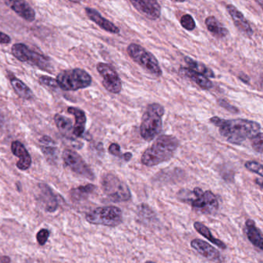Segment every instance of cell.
Segmentation results:
<instances>
[{
	"mask_svg": "<svg viewBox=\"0 0 263 263\" xmlns=\"http://www.w3.org/2000/svg\"><path fill=\"white\" fill-rule=\"evenodd\" d=\"M13 56L21 62L35 66L42 70L50 72L51 65L48 58L34 50H30L24 44H16L12 47Z\"/></svg>",
	"mask_w": 263,
	"mask_h": 263,
	"instance_id": "obj_9",
	"label": "cell"
},
{
	"mask_svg": "<svg viewBox=\"0 0 263 263\" xmlns=\"http://www.w3.org/2000/svg\"><path fill=\"white\" fill-rule=\"evenodd\" d=\"M108 152L115 156L119 157V158L123 157L121 152V147H120L119 144H116V143L110 144L108 148Z\"/></svg>",
	"mask_w": 263,
	"mask_h": 263,
	"instance_id": "obj_35",
	"label": "cell"
},
{
	"mask_svg": "<svg viewBox=\"0 0 263 263\" xmlns=\"http://www.w3.org/2000/svg\"><path fill=\"white\" fill-rule=\"evenodd\" d=\"M38 187L40 190L38 193V201L43 205L45 211L53 213L58 208V201L56 195L47 184L41 183L38 184Z\"/></svg>",
	"mask_w": 263,
	"mask_h": 263,
	"instance_id": "obj_13",
	"label": "cell"
},
{
	"mask_svg": "<svg viewBox=\"0 0 263 263\" xmlns=\"http://www.w3.org/2000/svg\"><path fill=\"white\" fill-rule=\"evenodd\" d=\"M98 73L102 77V84L107 91L118 95L122 90V83L118 73L111 66L104 63H99L97 65Z\"/></svg>",
	"mask_w": 263,
	"mask_h": 263,
	"instance_id": "obj_11",
	"label": "cell"
},
{
	"mask_svg": "<svg viewBox=\"0 0 263 263\" xmlns=\"http://www.w3.org/2000/svg\"><path fill=\"white\" fill-rule=\"evenodd\" d=\"M2 120H3V117H2V115H1V114H0V122H1V121H2Z\"/></svg>",
	"mask_w": 263,
	"mask_h": 263,
	"instance_id": "obj_39",
	"label": "cell"
},
{
	"mask_svg": "<svg viewBox=\"0 0 263 263\" xmlns=\"http://www.w3.org/2000/svg\"><path fill=\"white\" fill-rule=\"evenodd\" d=\"M245 232L251 243L259 251L263 249V237L261 231L255 226V221L249 219L246 221Z\"/></svg>",
	"mask_w": 263,
	"mask_h": 263,
	"instance_id": "obj_20",
	"label": "cell"
},
{
	"mask_svg": "<svg viewBox=\"0 0 263 263\" xmlns=\"http://www.w3.org/2000/svg\"><path fill=\"white\" fill-rule=\"evenodd\" d=\"M180 73L182 76L192 80L197 85L199 86L201 89L209 90V89L212 88V87H213L212 81L209 78H206L205 76L201 74V73H197V72L194 71V70H191V69L187 68V67H181Z\"/></svg>",
	"mask_w": 263,
	"mask_h": 263,
	"instance_id": "obj_22",
	"label": "cell"
},
{
	"mask_svg": "<svg viewBox=\"0 0 263 263\" xmlns=\"http://www.w3.org/2000/svg\"><path fill=\"white\" fill-rule=\"evenodd\" d=\"M218 104L219 106H221L223 108L227 110L228 111L232 112V113L237 114L238 112V109L236 107H234V106L231 105L228 101H226V100L224 99H219L218 101Z\"/></svg>",
	"mask_w": 263,
	"mask_h": 263,
	"instance_id": "obj_34",
	"label": "cell"
},
{
	"mask_svg": "<svg viewBox=\"0 0 263 263\" xmlns=\"http://www.w3.org/2000/svg\"><path fill=\"white\" fill-rule=\"evenodd\" d=\"M6 4L16 14L28 22H33L36 19L34 10L25 1H7Z\"/></svg>",
	"mask_w": 263,
	"mask_h": 263,
	"instance_id": "obj_17",
	"label": "cell"
},
{
	"mask_svg": "<svg viewBox=\"0 0 263 263\" xmlns=\"http://www.w3.org/2000/svg\"><path fill=\"white\" fill-rule=\"evenodd\" d=\"M164 108L161 104H149L141 119V135L143 139L151 141L155 139L162 129V117Z\"/></svg>",
	"mask_w": 263,
	"mask_h": 263,
	"instance_id": "obj_4",
	"label": "cell"
},
{
	"mask_svg": "<svg viewBox=\"0 0 263 263\" xmlns=\"http://www.w3.org/2000/svg\"><path fill=\"white\" fill-rule=\"evenodd\" d=\"M11 151L15 156L19 158L16 167L20 170L26 171L30 168L32 164L31 157L22 143L18 141H13L11 144Z\"/></svg>",
	"mask_w": 263,
	"mask_h": 263,
	"instance_id": "obj_16",
	"label": "cell"
},
{
	"mask_svg": "<svg viewBox=\"0 0 263 263\" xmlns=\"http://www.w3.org/2000/svg\"><path fill=\"white\" fill-rule=\"evenodd\" d=\"M226 10L232 17L237 30L244 36L251 37L253 35V31H252L250 24L246 21L242 13L239 11L236 7H234L233 5H230V4L226 6Z\"/></svg>",
	"mask_w": 263,
	"mask_h": 263,
	"instance_id": "obj_14",
	"label": "cell"
},
{
	"mask_svg": "<svg viewBox=\"0 0 263 263\" xmlns=\"http://www.w3.org/2000/svg\"><path fill=\"white\" fill-rule=\"evenodd\" d=\"M86 220L90 224L115 227L122 222V212L115 206L97 208L86 215Z\"/></svg>",
	"mask_w": 263,
	"mask_h": 263,
	"instance_id": "obj_7",
	"label": "cell"
},
{
	"mask_svg": "<svg viewBox=\"0 0 263 263\" xmlns=\"http://www.w3.org/2000/svg\"><path fill=\"white\" fill-rule=\"evenodd\" d=\"M54 121L58 130L63 136L66 137L68 139H73V124L69 118L63 115H56L54 116Z\"/></svg>",
	"mask_w": 263,
	"mask_h": 263,
	"instance_id": "obj_23",
	"label": "cell"
},
{
	"mask_svg": "<svg viewBox=\"0 0 263 263\" xmlns=\"http://www.w3.org/2000/svg\"><path fill=\"white\" fill-rule=\"evenodd\" d=\"M50 232L48 229H41L36 234V240L41 246H44L48 240Z\"/></svg>",
	"mask_w": 263,
	"mask_h": 263,
	"instance_id": "obj_33",
	"label": "cell"
},
{
	"mask_svg": "<svg viewBox=\"0 0 263 263\" xmlns=\"http://www.w3.org/2000/svg\"><path fill=\"white\" fill-rule=\"evenodd\" d=\"M56 81L61 90L76 91L90 86L92 78L85 70L75 68L61 72L57 77Z\"/></svg>",
	"mask_w": 263,
	"mask_h": 263,
	"instance_id": "obj_5",
	"label": "cell"
},
{
	"mask_svg": "<svg viewBox=\"0 0 263 263\" xmlns=\"http://www.w3.org/2000/svg\"><path fill=\"white\" fill-rule=\"evenodd\" d=\"M101 186L104 194L112 201L121 202L132 199V193L128 186L114 174L104 175L101 180Z\"/></svg>",
	"mask_w": 263,
	"mask_h": 263,
	"instance_id": "obj_6",
	"label": "cell"
},
{
	"mask_svg": "<svg viewBox=\"0 0 263 263\" xmlns=\"http://www.w3.org/2000/svg\"><path fill=\"white\" fill-rule=\"evenodd\" d=\"M210 121L218 127L223 138L229 143L237 145L242 144L246 140L252 139L261 132V125L249 120H226L213 117Z\"/></svg>",
	"mask_w": 263,
	"mask_h": 263,
	"instance_id": "obj_1",
	"label": "cell"
},
{
	"mask_svg": "<svg viewBox=\"0 0 263 263\" xmlns=\"http://www.w3.org/2000/svg\"><path fill=\"white\" fill-rule=\"evenodd\" d=\"M96 189V186L92 184H86L84 186H80L76 189H72L70 194L73 200H80L84 198L89 194L92 193Z\"/></svg>",
	"mask_w": 263,
	"mask_h": 263,
	"instance_id": "obj_28",
	"label": "cell"
},
{
	"mask_svg": "<svg viewBox=\"0 0 263 263\" xmlns=\"http://www.w3.org/2000/svg\"><path fill=\"white\" fill-rule=\"evenodd\" d=\"M191 246L198 253L210 261H219L221 258L220 252L212 245L209 244L203 240L195 238L192 240Z\"/></svg>",
	"mask_w": 263,
	"mask_h": 263,
	"instance_id": "obj_15",
	"label": "cell"
},
{
	"mask_svg": "<svg viewBox=\"0 0 263 263\" xmlns=\"http://www.w3.org/2000/svg\"><path fill=\"white\" fill-rule=\"evenodd\" d=\"M63 159L66 165L75 173L87 179H95V174L91 169L87 165L82 157L74 151L65 149L63 152Z\"/></svg>",
	"mask_w": 263,
	"mask_h": 263,
	"instance_id": "obj_10",
	"label": "cell"
},
{
	"mask_svg": "<svg viewBox=\"0 0 263 263\" xmlns=\"http://www.w3.org/2000/svg\"><path fill=\"white\" fill-rule=\"evenodd\" d=\"M181 191V200L192 206V209L202 214L212 215L218 211V201L216 196L211 191L203 192L200 187L191 191Z\"/></svg>",
	"mask_w": 263,
	"mask_h": 263,
	"instance_id": "obj_3",
	"label": "cell"
},
{
	"mask_svg": "<svg viewBox=\"0 0 263 263\" xmlns=\"http://www.w3.org/2000/svg\"><path fill=\"white\" fill-rule=\"evenodd\" d=\"M10 261H11V259L9 256L4 255V256L0 257V263H10Z\"/></svg>",
	"mask_w": 263,
	"mask_h": 263,
	"instance_id": "obj_37",
	"label": "cell"
},
{
	"mask_svg": "<svg viewBox=\"0 0 263 263\" xmlns=\"http://www.w3.org/2000/svg\"><path fill=\"white\" fill-rule=\"evenodd\" d=\"M67 111L70 115H73L76 120L74 127H73V136L75 138H81L85 132L86 122H87L85 113L81 109L72 107H68Z\"/></svg>",
	"mask_w": 263,
	"mask_h": 263,
	"instance_id": "obj_21",
	"label": "cell"
},
{
	"mask_svg": "<svg viewBox=\"0 0 263 263\" xmlns=\"http://www.w3.org/2000/svg\"><path fill=\"white\" fill-rule=\"evenodd\" d=\"M252 141V146L253 147L254 150L255 152H258V153H261L262 152V133L260 132L258 135H255L254 138L251 139Z\"/></svg>",
	"mask_w": 263,
	"mask_h": 263,
	"instance_id": "obj_32",
	"label": "cell"
},
{
	"mask_svg": "<svg viewBox=\"0 0 263 263\" xmlns=\"http://www.w3.org/2000/svg\"><path fill=\"white\" fill-rule=\"evenodd\" d=\"M194 228H195V230H196L200 235L207 238L212 244L215 245V246H218V248L221 249H226V248H227L226 245L224 244L222 241L215 238V237L212 235V232L209 230V228L206 227L202 223L199 222V221H196V222L194 223Z\"/></svg>",
	"mask_w": 263,
	"mask_h": 263,
	"instance_id": "obj_26",
	"label": "cell"
},
{
	"mask_svg": "<svg viewBox=\"0 0 263 263\" xmlns=\"http://www.w3.org/2000/svg\"><path fill=\"white\" fill-rule=\"evenodd\" d=\"M184 61H185L187 66L190 67L189 69H191V70H194V71L197 72V73H201V74L205 76L206 78L207 77H209V78H215V73H213V71L209 67H206L202 63L195 61V60L192 59L189 57H185Z\"/></svg>",
	"mask_w": 263,
	"mask_h": 263,
	"instance_id": "obj_27",
	"label": "cell"
},
{
	"mask_svg": "<svg viewBox=\"0 0 263 263\" xmlns=\"http://www.w3.org/2000/svg\"><path fill=\"white\" fill-rule=\"evenodd\" d=\"M179 145L178 140L172 135H161L141 157V163L147 167H153L169 161L173 158Z\"/></svg>",
	"mask_w": 263,
	"mask_h": 263,
	"instance_id": "obj_2",
	"label": "cell"
},
{
	"mask_svg": "<svg viewBox=\"0 0 263 263\" xmlns=\"http://www.w3.org/2000/svg\"><path fill=\"white\" fill-rule=\"evenodd\" d=\"M130 4L138 12L148 19L155 21L161 16V7L157 1H153V0L133 1L132 0Z\"/></svg>",
	"mask_w": 263,
	"mask_h": 263,
	"instance_id": "obj_12",
	"label": "cell"
},
{
	"mask_svg": "<svg viewBox=\"0 0 263 263\" xmlns=\"http://www.w3.org/2000/svg\"><path fill=\"white\" fill-rule=\"evenodd\" d=\"M245 167L250 171V172H254V173L257 174L259 176L262 177V165L259 163L256 162V161H247L245 164Z\"/></svg>",
	"mask_w": 263,
	"mask_h": 263,
	"instance_id": "obj_30",
	"label": "cell"
},
{
	"mask_svg": "<svg viewBox=\"0 0 263 263\" xmlns=\"http://www.w3.org/2000/svg\"><path fill=\"white\" fill-rule=\"evenodd\" d=\"M146 263H156V262H155V261H147V262H146Z\"/></svg>",
	"mask_w": 263,
	"mask_h": 263,
	"instance_id": "obj_40",
	"label": "cell"
},
{
	"mask_svg": "<svg viewBox=\"0 0 263 263\" xmlns=\"http://www.w3.org/2000/svg\"><path fill=\"white\" fill-rule=\"evenodd\" d=\"M11 42V38L6 33L0 32V44H8Z\"/></svg>",
	"mask_w": 263,
	"mask_h": 263,
	"instance_id": "obj_36",
	"label": "cell"
},
{
	"mask_svg": "<svg viewBox=\"0 0 263 263\" xmlns=\"http://www.w3.org/2000/svg\"><path fill=\"white\" fill-rule=\"evenodd\" d=\"M40 147L47 161L54 164L58 160V147L55 141L50 137L44 135L40 139Z\"/></svg>",
	"mask_w": 263,
	"mask_h": 263,
	"instance_id": "obj_19",
	"label": "cell"
},
{
	"mask_svg": "<svg viewBox=\"0 0 263 263\" xmlns=\"http://www.w3.org/2000/svg\"><path fill=\"white\" fill-rule=\"evenodd\" d=\"M181 24L183 28L189 31H192L195 28V22L191 15L185 14L181 17Z\"/></svg>",
	"mask_w": 263,
	"mask_h": 263,
	"instance_id": "obj_29",
	"label": "cell"
},
{
	"mask_svg": "<svg viewBox=\"0 0 263 263\" xmlns=\"http://www.w3.org/2000/svg\"><path fill=\"white\" fill-rule=\"evenodd\" d=\"M10 84L16 95L23 99L30 100L33 98V91L21 80L15 78V77H12L10 78Z\"/></svg>",
	"mask_w": 263,
	"mask_h": 263,
	"instance_id": "obj_24",
	"label": "cell"
},
{
	"mask_svg": "<svg viewBox=\"0 0 263 263\" xmlns=\"http://www.w3.org/2000/svg\"><path fill=\"white\" fill-rule=\"evenodd\" d=\"M123 158L126 161H129L132 158V154L128 152V153H125L123 155Z\"/></svg>",
	"mask_w": 263,
	"mask_h": 263,
	"instance_id": "obj_38",
	"label": "cell"
},
{
	"mask_svg": "<svg viewBox=\"0 0 263 263\" xmlns=\"http://www.w3.org/2000/svg\"><path fill=\"white\" fill-rule=\"evenodd\" d=\"M85 11L90 21L98 24L103 30L109 32V33H115V34L120 33V29L118 27H116L113 23L103 17L101 13L95 9L86 8Z\"/></svg>",
	"mask_w": 263,
	"mask_h": 263,
	"instance_id": "obj_18",
	"label": "cell"
},
{
	"mask_svg": "<svg viewBox=\"0 0 263 263\" xmlns=\"http://www.w3.org/2000/svg\"><path fill=\"white\" fill-rule=\"evenodd\" d=\"M39 82L42 85L49 87V88L54 89V90L59 88V86H58L56 79H53V78H50V77L41 76L39 78Z\"/></svg>",
	"mask_w": 263,
	"mask_h": 263,
	"instance_id": "obj_31",
	"label": "cell"
},
{
	"mask_svg": "<svg viewBox=\"0 0 263 263\" xmlns=\"http://www.w3.org/2000/svg\"><path fill=\"white\" fill-rule=\"evenodd\" d=\"M205 25L209 31L217 38H223L227 36L228 30L221 26L214 16H209L205 20Z\"/></svg>",
	"mask_w": 263,
	"mask_h": 263,
	"instance_id": "obj_25",
	"label": "cell"
},
{
	"mask_svg": "<svg viewBox=\"0 0 263 263\" xmlns=\"http://www.w3.org/2000/svg\"><path fill=\"white\" fill-rule=\"evenodd\" d=\"M127 53L130 58L144 70L156 77L161 76L162 70L158 60L147 50L136 44H132L127 47Z\"/></svg>",
	"mask_w": 263,
	"mask_h": 263,
	"instance_id": "obj_8",
	"label": "cell"
}]
</instances>
